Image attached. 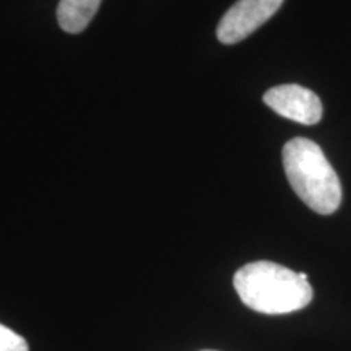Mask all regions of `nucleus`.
<instances>
[{"mask_svg": "<svg viewBox=\"0 0 351 351\" xmlns=\"http://www.w3.org/2000/svg\"><path fill=\"white\" fill-rule=\"evenodd\" d=\"M283 0H238L219 20L218 41L236 44L269 21L282 7Z\"/></svg>", "mask_w": 351, "mask_h": 351, "instance_id": "obj_3", "label": "nucleus"}, {"mask_svg": "<svg viewBox=\"0 0 351 351\" xmlns=\"http://www.w3.org/2000/svg\"><path fill=\"white\" fill-rule=\"evenodd\" d=\"M205 351H212V350H205Z\"/></svg>", "mask_w": 351, "mask_h": 351, "instance_id": "obj_7", "label": "nucleus"}, {"mask_svg": "<svg viewBox=\"0 0 351 351\" xmlns=\"http://www.w3.org/2000/svg\"><path fill=\"white\" fill-rule=\"evenodd\" d=\"M263 103L278 116L302 125H314L322 119V103L314 91L301 85H278L263 95Z\"/></svg>", "mask_w": 351, "mask_h": 351, "instance_id": "obj_4", "label": "nucleus"}, {"mask_svg": "<svg viewBox=\"0 0 351 351\" xmlns=\"http://www.w3.org/2000/svg\"><path fill=\"white\" fill-rule=\"evenodd\" d=\"M289 186L311 210L332 215L341 204V184L322 148L309 138H291L283 147Z\"/></svg>", "mask_w": 351, "mask_h": 351, "instance_id": "obj_2", "label": "nucleus"}, {"mask_svg": "<svg viewBox=\"0 0 351 351\" xmlns=\"http://www.w3.org/2000/svg\"><path fill=\"white\" fill-rule=\"evenodd\" d=\"M101 0H60L57 5L59 26L70 34H78L90 25L98 12Z\"/></svg>", "mask_w": 351, "mask_h": 351, "instance_id": "obj_5", "label": "nucleus"}, {"mask_svg": "<svg viewBox=\"0 0 351 351\" xmlns=\"http://www.w3.org/2000/svg\"><path fill=\"white\" fill-rule=\"evenodd\" d=\"M0 351H29V346L20 333L0 324Z\"/></svg>", "mask_w": 351, "mask_h": 351, "instance_id": "obj_6", "label": "nucleus"}, {"mask_svg": "<svg viewBox=\"0 0 351 351\" xmlns=\"http://www.w3.org/2000/svg\"><path fill=\"white\" fill-rule=\"evenodd\" d=\"M234 289L245 306L262 314H289L313 301L309 280L275 262L258 261L236 271Z\"/></svg>", "mask_w": 351, "mask_h": 351, "instance_id": "obj_1", "label": "nucleus"}]
</instances>
